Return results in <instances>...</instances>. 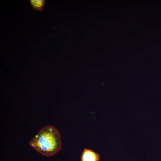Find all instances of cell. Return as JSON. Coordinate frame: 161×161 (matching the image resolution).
Wrapping results in <instances>:
<instances>
[{
  "label": "cell",
  "instance_id": "6da1fadb",
  "mask_svg": "<svg viewBox=\"0 0 161 161\" xmlns=\"http://www.w3.org/2000/svg\"><path fill=\"white\" fill-rule=\"evenodd\" d=\"M29 144L41 154L50 157L61 148V135L55 127L47 125L40 130L29 142Z\"/></svg>",
  "mask_w": 161,
  "mask_h": 161
},
{
  "label": "cell",
  "instance_id": "7a4b0ae2",
  "mask_svg": "<svg viewBox=\"0 0 161 161\" xmlns=\"http://www.w3.org/2000/svg\"><path fill=\"white\" fill-rule=\"evenodd\" d=\"M99 155L93 150L84 148L81 155V161H99Z\"/></svg>",
  "mask_w": 161,
  "mask_h": 161
},
{
  "label": "cell",
  "instance_id": "3957f363",
  "mask_svg": "<svg viewBox=\"0 0 161 161\" xmlns=\"http://www.w3.org/2000/svg\"><path fill=\"white\" fill-rule=\"evenodd\" d=\"M30 1L33 9L40 11L43 10L45 3L44 0H30Z\"/></svg>",
  "mask_w": 161,
  "mask_h": 161
}]
</instances>
